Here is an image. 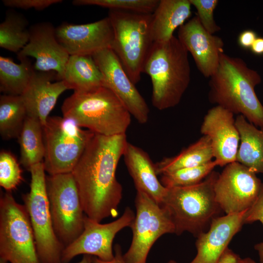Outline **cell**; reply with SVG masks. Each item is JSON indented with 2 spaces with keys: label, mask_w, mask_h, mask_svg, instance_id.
I'll list each match as a JSON object with an SVG mask.
<instances>
[{
  "label": "cell",
  "mask_w": 263,
  "mask_h": 263,
  "mask_svg": "<svg viewBox=\"0 0 263 263\" xmlns=\"http://www.w3.org/2000/svg\"><path fill=\"white\" fill-rule=\"evenodd\" d=\"M127 142L126 134L94 133L72 172L85 214L94 221L118 215L123 189L116 171Z\"/></svg>",
  "instance_id": "1"
},
{
  "label": "cell",
  "mask_w": 263,
  "mask_h": 263,
  "mask_svg": "<svg viewBox=\"0 0 263 263\" xmlns=\"http://www.w3.org/2000/svg\"><path fill=\"white\" fill-rule=\"evenodd\" d=\"M261 81L258 73L249 68L243 59L223 53L209 81V101L234 114L242 115L263 129V106L255 91Z\"/></svg>",
  "instance_id": "2"
},
{
  "label": "cell",
  "mask_w": 263,
  "mask_h": 263,
  "mask_svg": "<svg viewBox=\"0 0 263 263\" xmlns=\"http://www.w3.org/2000/svg\"><path fill=\"white\" fill-rule=\"evenodd\" d=\"M188 51L173 36L162 43H153L145 59L143 73L152 83V105L159 110L180 102L190 81Z\"/></svg>",
  "instance_id": "3"
},
{
  "label": "cell",
  "mask_w": 263,
  "mask_h": 263,
  "mask_svg": "<svg viewBox=\"0 0 263 263\" xmlns=\"http://www.w3.org/2000/svg\"><path fill=\"white\" fill-rule=\"evenodd\" d=\"M63 116L74 120L80 127L105 136L126 134L131 114L109 88L74 92L61 106Z\"/></svg>",
  "instance_id": "4"
},
{
  "label": "cell",
  "mask_w": 263,
  "mask_h": 263,
  "mask_svg": "<svg viewBox=\"0 0 263 263\" xmlns=\"http://www.w3.org/2000/svg\"><path fill=\"white\" fill-rule=\"evenodd\" d=\"M219 173L213 170L200 183L167 188L161 206L168 212L175 234L188 232L197 237L206 231L222 210L215 199L214 185Z\"/></svg>",
  "instance_id": "5"
},
{
  "label": "cell",
  "mask_w": 263,
  "mask_h": 263,
  "mask_svg": "<svg viewBox=\"0 0 263 263\" xmlns=\"http://www.w3.org/2000/svg\"><path fill=\"white\" fill-rule=\"evenodd\" d=\"M152 14L109 10L113 27L112 49L134 84L141 79L143 66L153 43L150 25Z\"/></svg>",
  "instance_id": "6"
},
{
  "label": "cell",
  "mask_w": 263,
  "mask_h": 263,
  "mask_svg": "<svg viewBox=\"0 0 263 263\" xmlns=\"http://www.w3.org/2000/svg\"><path fill=\"white\" fill-rule=\"evenodd\" d=\"M28 170L31 176L30 191L22 195V199L32 228L40 262L62 263L64 246L57 237L53 227L43 161L31 166Z\"/></svg>",
  "instance_id": "7"
},
{
  "label": "cell",
  "mask_w": 263,
  "mask_h": 263,
  "mask_svg": "<svg viewBox=\"0 0 263 263\" xmlns=\"http://www.w3.org/2000/svg\"><path fill=\"white\" fill-rule=\"evenodd\" d=\"M43 164L50 175L72 172L94 133L67 117L49 116L43 126Z\"/></svg>",
  "instance_id": "8"
},
{
  "label": "cell",
  "mask_w": 263,
  "mask_h": 263,
  "mask_svg": "<svg viewBox=\"0 0 263 263\" xmlns=\"http://www.w3.org/2000/svg\"><path fill=\"white\" fill-rule=\"evenodd\" d=\"M0 256L10 263H41L26 208L10 191L0 199Z\"/></svg>",
  "instance_id": "9"
},
{
  "label": "cell",
  "mask_w": 263,
  "mask_h": 263,
  "mask_svg": "<svg viewBox=\"0 0 263 263\" xmlns=\"http://www.w3.org/2000/svg\"><path fill=\"white\" fill-rule=\"evenodd\" d=\"M46 186L53 227L64 248L82 233L85 213L72 173L50 175Z\"/></svg>",
  "instance_id": "10"
},
{
  "label": "cell",
  "mask_w": 263,
  "mask_h": 263,
  "mask_svg": "<svg viewBox=\"0 0 263 263\" xmlns=\"http://www.w3.org/2000/svg\"><path fill=\"white\" fill-rule=\"evenodd\" d=\"M135 206L136 213L130 226L132 241L123 257L125 263H147L157 240L165 234H175V227L167 210L141 190L136 191Z\"/></svg>",
  "instance_id": "11"
},
{
  "label": "cell",
  "mask_w": 263,
  "mask_h": 263,
  "mask_svg": "<svg viewBox=\"0 0 263 263\" xmlns=\"http://www.w3.org/2000/svg\"><path fill=\"white\" fill-rule=\"evenodd\" d=\"M262 183L252 170L232 162L225 166L215 182L216 201L226 214L244 212L256 200Z\"/></svg>",
  "instance_id": "12"
},
{
  "label": "cell",
  "mask_w": 263,
  "mask_h": 263,
  "mask_svg": "<svg viewBox=\"0 0 263 263\" xmlns=\"http://www.w3.org/2000/svg\"><path fill=\"white\" fill-rule=\"evenodd\" d=\"M135 217L134 212L127 207L122 215L116 220L101 224L86 215L83 230L73 243L66 246L62 252V263H68L75 256L80 254L94 256L109 261L114 257L113 243L117 233L126 227H130Z\"/></svg>",
  "instance_id": "13"
},
{
  "label": "cell",
  "mask_w": 263,
  "mask_h": 263,
  "mask_svg": "<svg viewBox=\"0 0 263 263\" xmlns=\"http://www.w3.org/2000/svg\"><path fill=\"white\" fill-rule=\"evenodd\" d=\"M92 57L103 76L105 87L118 97L139 123L146 124L149 119V106L113 51L104 49Z\"/></svg>",
  "instance_id": "14"
},
{
  "label": "cell",
  "mask_w": 263,
  "mask_h": 263,
  "mask_svg": "<svg viewBox=\"0 0 263 263\" xmlns=\"http://www.w3.org/2000/svg\"><path fill=\"white\" fill-rule=\"evenodd\" d=\"M29 40L17 54L18 59L34 57L36 71H54L58 80H62L70 55L56 36V28L49 22H38L30 26Z\"/></svg>",
  "instance_id": "15"
},
{
  "label": "cell",
  "mask_w": 263,
  "mask_h": 263,
  "mask_svg": "<svg viewBox=\"0 0 263 263\" xmlns=\"http://www.w3.org/2000/svg\"><path fill=\"white\" fill-rule=\"evenodd\" d=\"M56 38L70 56H91L112 48L113 32L109 18L94 22H63L56 28Z\"/></svg>",
  "instance_id": "16"
},
{
  "label": "cell",
  "mask_w": 263,
  "mask_h": 263,
  "mask_svg": "<svg viewBox=\"0 0 263 263\" xmlns=\"http://www.w3.org/2000/svg\"><path fill=\"white\" fill-rule=\"evenodd\" d=\"M200 132L209 138L217 166L236 161L240 135L232 113L218 105L212 107L204 116Z\"/></svg>",
  "instance_id": "17"
},
{
  "label": "cell",
  "mask_w": 263,
  "mask_h": 263,
  "mask_svg": "<svg viewBox=\"0 0 263 263\" xmlns=\"http://www.w3.org/2000/svg\"><path fill=\"white\" fill-rule=\"evenodd\" d=\"M178 38L190 52L197 69L206 77L216 71L224 52L222 39L210 34L195 16L179 28Z\"/></svg>",
  "instance_id": "18"
},
{
  "label": "cell",
  "mask_w": 263,
  "mask_h": 263,
  "mask_svg": "<svg viewBox=\"0 0 263 263\" xmlns=\"http://www.w3.org/2000/svg\"><path fill=\"white\" fill-rule=\"evenodd\" d=\"M245 211L213 219L209 228L196 237L197 254L189 263H218L232 239L244 224Z\"/></svg>",
  "instance_id": "19"
},
{
  "label": "cell",
  "mask_w": 263,
  "mask_h": 263,
  "mask_svg": "<svg viewBox=\"0 0 263 263\" xmlns=\"http://www.w3.org/2000/svg\"><path fill=\"white\" fill-rule=\"evenodd\" d=\"M67 90L69 89L67 84L63 80H58L56 72L35 71L20 95L27 116L38 119L43 126L59 96Z\"/></svg>",
  "instance_id": "20"
},
{
  "label": "cell",
  "mask_w": 263,
  "mask_h": 263,
  "mask_svg": "<svg viewBox=\"0 0 263 263\" xmlns=\"http://www.w3.org/2000/svg\"><path fill=\"white\" fill-rule=\"evenodd\" d=\"M136 190H141L161 205L167 192L158 180L155 164L141 148L127 142L123 155Z\"/></svg>",
  "instance_id": "21"
},
{
  "label": "cell",
  "mask_w": 263,
  "mask_h": 263,
  "mask_svg": "<svg viewBox=\"0 0 263 263\" xmlns=\"http://www.w3.org/2000/svg\"><path fill=\"white\" fill-rule=\"evenodd\" d=\"M189 0H160L152 13L151 35L153 43L169 40L174 31L191 14Z\"/></svg>",
  "instance_id": "22"
},
{
  "label": "cell",
  "mask_w": 263,
  "mask_h": 263,
  "mask_svg": "<svg viewBox=\"0 0 263 263\" xmlns=\"http://www.w3.org/2000/svg\"><path fill=\"white\" fill-rule=\"evenodd\" d=\"M235 125L240 135L236 161L256 173L263 174V129H259L242 115Z\"/></svg>",
  "instance_id": "23"
},
{
  "label": "cell",
  "mask_w": 263,
  "mask_h": 263,
  "mask_svg": "<svg viewBox=\"0 0 263 263\" xmlns=\"http://www.w3.org/2000/svg\"><path fill=\"white\" fill-rule=\"evenodd\" d=\"M62 80L76 92L105 87L103 76L91 56H70Z\"/></svg>",
  "instance_id": "24"
},
{
  "label": "cell",
  "mask_w": 263,
  "mask_h": 263,
  "mask_svg": "<svg viewBox=\"0 0 263 263\" xmlns=\"http://www.w3.org/2000/svg\"><path fill=\"white\" fill-rule=\"evenodd\" d=\"M213 153L209 138L203 135L178 154L163 158L155 164L157 175L177 169L197 167L212 161Z\"/></svg>",
  "instance_id": "25"
},
{
  "label": "cell",
  "mask_w": 263,
  "mask_h": 263,
  "mask_svg": "<svg viewBox=\"0 0 263 263\" xmlns=\"http://www.w3.org/2000/svg\"><path fill=\"white\" fill-rule=\"evenodd\" d=\"M19 59L18 64L10 58L0 56V91L3 94L20 95L36 71L28 57Z\"/></svg>",
  "instance_id": "26"
},
{
  "label": "cell",
  "mask_w": 263,
  "mask_h": 263,
  "mask_svg": "<svg viewBox=\"0 0 263 263\" xmlns=\"http://www.w3.org/2000/svg\"><path fill=\"white\" fill-rule=\"evenodd\" d=\"M20 162L28 170L43 162L45 154L43 125L35 118L27 116L18 137Z\"/></svg>",
  "instance_id": "27"
},
{
  "label": "cell",
  "mask_w": 263,
  "mask_h": 263,
  "mask_svg": "<svg viewBox=\"0 0 263 263\" xmlns=\"http://www.w3.org/2000/svg\"><path fill=\"white\" fill-rule=\"evenodd\" d=\"M27 116L20 95L0 96V134L4 140L18 138Z\"/></svg>",
  "instance_id": "28"
},
{
  "label": "cell",
  "mask_w": 263,
  "mask_h": 263,
  "mask_svg": "<svg viewBox=\"0 0 263 263\" xmlns=\"http://www.w3.org/2000/svg\"><path fill=\"white\" fill-rule=\"evenodd\" d=\"M29 28L28 21L22 14L8 11L0 24V47L19 53L29 41Z\"/></svg>",
  "instance_id": "29"
},
{
  "label": "cell",
  "mask_w": 263,
  "mask_h": 263,
  "mask_svg": "<svg viewBox=\"0 0 263 263\" xmlns=\"http://www.w3.org/2000/svg\"><path fill=\"white\" fill-rule=\"evenodd\" d=\"M217 166L212 160L201 166L187 168L161 175L160 181L166 188L194 185L204 180Z\"/></svg>",
  "instance_id": "30"
},
{
  "label": "cell",
  "mask_w": 263,
  "mask_h": 263,
  "mask_svg": "<svg viewBox=\"0 0 263 263\" xmlns=\"http://www.w3.org/2000/svg\"><path fill=\"white\" fill-rule=\"evenodd\" d=\"M159 2L158 0H74L72 3L76 6L96 5L110 10L152 14Z\"/></svg>",
  "instance_id": "31"
},
{
  "label": "cell",
  "mask_w": 263,
  "mask_h": 263,
  "mask_svg": "<svg viewBox=\"0 0 263 263\" xmlns=\"http://www.w3.org/2000/svg\"><path fill=\"white\" fill-rule=\"evenodd\" d=\"M22 180V171L16 158L10 152L0 153V185L7 191L15 188Z\"/></svg>",
  "instance_id": "32"
},
{
  "label": "cell",
  "mask_w": 263,
  "mask_h": 263,
  "mask_svg": "<svg viewBox=\"0 0 263 263\" xmlns=\"http://www.w3.org/2000/svg\"><path fill=\"white\" fill-rule=\"evenodd\" d=\"M191 5L196 9L197 17L206 29L210 34L218 32L220 27L216 23L214 19V11L216 7L217 0H189Z\"/></svg>",
  "instance_id": "33"
},
{
  "label": "cell",
  "mask_w": 263,
  "mask_h": 263,
  "mask_svg": "<svg viewBox=\"0 0 263 263\" xmlns=\"http://www.w3.org/2000/svg\"><path fill=\"white\" fill-rule=\"evenodd\" d=\"M244 223L250 224L260 221L263 225V183L256 200L245 212ZM258 252L260 263H263V242L254 245Z\"/></svg>",
  "instance_id": "34"
},
{
  "label": "cell",
  "mask_w": 263,
  "mask_h": 263,
  "mask_svg": "<svg viewBox=\"0 0 263 263\" xmlns=\"http://www.w3.org/2000/svg\"><path fill=\"white\" fill-rule=\"evenodd\" d=\"M3 4L10 8L25 10L33 8L43 10L50 6L62 2L61 0H2Z\"/></svg>",
  "instance_id": "35"
},
{
  "label": "cell",
  "mask_w": 263,
  "mask_h": 263,
  "mask_svg": "<svg viewBox=\"0 0 263 263\" xmlns=\"http://www.w3.org/2000/svg\"><path fill=\"white\" fill-rule=\"evenodd\" d=\"M257 38V34L254 31L246 30L241 32L239 35L238 42L242 48L245 49H250Z\"/></svg>",
  "instance_id": "36"
},
{
  "label": "cell",
  "mask_w": 263,
  "mask_h": 263,
  "mask_svg": "<svg viewBox=\"0 0 263 263\" xmlns=\"http://www.w3.org/2000/svg\"><path fill=\"white\" fill-rule=\"evenodd\" d=\"M123 255L120 245L116 244L114 247V257L112 260L105 261L96 257H92V262L93 263H125Z\"/></svg>",
  "instance_id": "37"
},
{
  "label": "cell",
  "mask_w": 263,
  "mask_h": 263,
  "mask_svg": "<svg viewBox=\"0 0 263 263\" xmlns=\"http://www.w3.org/2000/svg\"><path fill=\"white\" fill-rule=\"evenodd\" d=\"M242 260L239 255L228 247L222 254L218 263H242Z\"/></svg>",
  "instance_id": "38"
},
{
  "label": "cell",
  "mask_w": 263,
  "mask_h": 263,
  "mask_svg": "<svg viewBox=\"0 0 263 263\" xmlns=\"http://www.w3.org/2000/svg\"><path fill=\"white\" fill-rule=\"evenodd\" d=\"M250 49L252 52L256 55H263V38L257 37Z\"/></svg>",
  "instance_id": "39"
},
{
  "label": "cell",
  "mask_w": 263,
  "mask_h": 263,
  "mask_svg": "<svg viewBox=\"0 0 263 263\" xmlns=\"http://www.w3.org/2000/svg\"><path fill=\"white\" fill-rule=\"evenodd\" d=\"M78 263H93L92 256L89 255H84L82 260Z\"/></svg>",
  "instance_id": "40"
},
{
  "label": "cell",
  "mask_w": 263,
  "mask_h": 263,
  "mask_svg": "<svg viewBox=\"0 0 263 263\" xmlns=\"http://www.w3.org/2000/svg\"><path fill=\"white\" fill-rule=\"evenodd\" d=\"M167 263H177L175 261H170ZM242 263H256L253 260L249 257L243 259Z\"/></svg>",
  "instance_id": "41"
},
{
  "label": "cell",
  "mask_w": 263,
  "mask_h": 263,
  "mask_svg": "<svg viewBox=\"0 0 263 263\" xmlns=\"http://www.w3.org/2000/svg\"><path fill=\"white\" fill-rule=\"evenodd\" d=\"M0 263H7V262L0 258Z\"/></svg>",
  "instance_id": "42"
}]
</instances>
